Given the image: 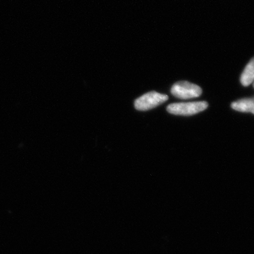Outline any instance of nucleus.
<instances>
[{"mask_svg":"<svg viewBox=\"0 0 254 254\" xmlns=\"http://www.w3.org/2000/svg\"><path fill=\"white\" fill-rule=\"evenodd\" d=\"M232 109L243 113H251L254 115V98H246L234 102Z\"/></svg>","mask_w":254,"mask_h":254,"instance_id":"20e7f679","label":"nucleus"},{"mask_svg":"<svg viewBox=\"0 0 254 254\" xmlns=\"http://www.w3.org/2000/svg\"><path fill=\"white\" fill-rule=\"evenodd\" d=\"M241 83L243 86H248L254 81V58L246 66L242 76Z\"/></svg>","mask_w":254,"mask_h":254,"instance_id":"39448f33","label":"nucleus"},{"mask_svg":"<svg viewBox=\"0 0 254 254\" xmlns=\"http://www.w3.org/2000/svg\"><path fill=\"white\" fill-rule=\"evenodd\" d=\"M168 100V96L167 95L161 94L158 92L150 91L135 100L134 106L137 110L146 111L156 108Z\"/></svg>","mask_w":254,"mask_h":254,"instance_id":"f03ea898","label":"nucleus"},{"mask_svg":"<svg viewBox=\"0 0 254 254\" xmlns=\"http://www.w3.org/2000/svg\"><path fill=\"white\" fill-rule=\"evenodd\" d=\"M208 107V104L205 101L177 103L168 105L167 110L172 115L190 116L206 110Z\"/></svg>","mask_w":254,"mask_h":254,"instance_id":"f257e3e1","label":"nucleus"},{"mask_svg":"<svg viewBox=\"0 0 254 254\" xmlns=\"http://www.w3.org/2000/svg\"><path fill=\"white\" fill-rule=\"evenodd\" d=\"M171 93L180 99H190L199 97L202 94V89L198 85L187 81H180L172 87Z\"/></svg>","mask_w":254,"mask_h":254,"instance_id":"7ed1b4c3","label":"nucleus"},{"mask_svg":"<svg viewBox=\"0 0 254 254\" xmlns=\"http://www.w3.org/2000/svg\"></svg>","mask_w":254,"mask_h":254,"instance_id":"423d86ee","label":"nucleus"}]
</instances>
